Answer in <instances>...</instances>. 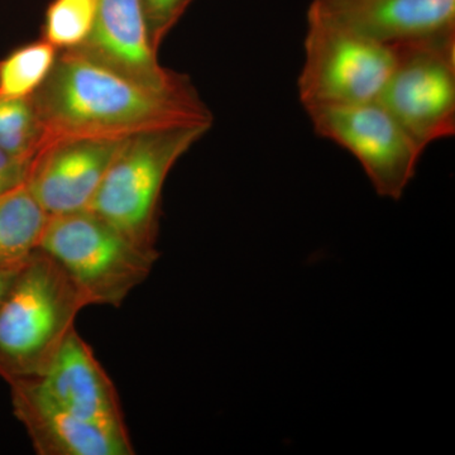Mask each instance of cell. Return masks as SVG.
<instances>
[{
    "mask_svg": "<svg viewBox=\"0 0 455 455\" xmlns=\"http://www.w3.org/2000/svg\"><path fill=\"white\" fill-rule=\"evenodd\" d=\"M32 100L44 145L62 139L127 140L146 132L212 125V114L193 84L152 88L79 50L59 53Z\"/></svg>",
    "mask_w": 455,
    "mask_h": 455,
    "instance_id": "obj_1",
    "label": "cell"
},
{
    "mask_svg": "<svg viewBox=\"0 0 455 455\" xmlns=\"http://www.w3.org/2000/svg\"><path fill=\"white\" fill-rule=\"evenodd\" d=\"M88 307L64 269L38 250L0 301V377L40 379Z\"/></svg>",
    "mask_w": 455,
    "mask_h": 455,
    "instance_id": "obj_2",
    "label": "cell"
},
{
    "mask_svg": "<svg viewBox=\"0 0 455 455\" xmlns=\"http://www.w3.org/2000/svg\"><path fill=\"white\" fill-rule=\"evenodd\" d=\"M212 127L146 132L123 140L88 211L147 252L158 254L164 182L180 158Z\"/></svg>",
    "mask_w": 455,
    "mask_h": 455,
    "instance_id": "obj_3",
    "label": "cell"
},
{
    "mask_svg": "<svg viewBox=\"0 0 455 455\" xmlns=\"http://www.w3.org/2000/svg\"><path fill=\"white\" fill-rule=\"evenodd\" d=\"M40 250L64 269L88 307H121L160 259L90 211L51 217Z\"/></svg>",
    "mask_w": 455,
    "mask_h": 455,
    "instance_id": "obj_4",
    "label": "cell"
},
{
    "mask_svg": "<svg viewBox=\"0 0 455 455\" xmlns=\"http://www.w3.org/2000/svg\"><path fill=\"white\" fill-rule=\"evenodd\" d=\"M304 52L298 90L305 109L379 100L396 59L395 46L368 40L311 11Z\"/></svg>",
    "mask_w": 455,
    "mask_h": 455,
    "instance_id": "obj_5",
    "label": "cell"
},
{
    "mask_svg": "<svg viewBox=\"0 0 455 455\" xmlns=\"http://www.w3.org/2000/svg\"><path fill=\"white\" fill-rule=\"evenodd\" d=\"M395 49L379 101L425 151L455 134V32Z\"/></svg>",
    "mask_w": 455,
    "mask_h": 455,
    "instance_id": "obj_6",
    "label": "cell"
},
{
    "mask_svg": "<svg viewBox=\"0 0 455 455\" xmlns=\"http://www.w3.org/2000/svg\"><path fill=\"white\" fill-rule=\"evenodd\" d=\"M305 110L320 137L357 158L379 196L403 197L424 151L379 100Z\"/></svg>",
    "mask_w": 455,
    "mask_h": 455,
    "instance_id": "obj_7",
    "label": "cell"
},
{
    "mask_svg": "<svg viewBox=\"0 0 455 455\" xmlns=\"http://www.w3.org/2000/svg\"><path fill=\"white\" fill-rule=\"evenodd\" d=\"M123 140H51L33 158L26 187L51 217L88 211Z\"/></svg>",
    "mask_w": 455,
    "mask_h": 455,
    "instance_id": "obj_8",
    "label": "cell"
},
{
    "mask_svg": "<svg viewBox=\"0 0 455 455\" xmlns=\"http://www.w3.org/2000/svg\"><path fill=\"white\" fill-rule=\"evenodd\" d=\"M13 414L38 455H133L128 430L90 423L60 406L38 379L8 382Z\"/></svg>",
    "mask_w": 455,
    "mask_h": 455,
    "instance_id": "obj_9",
    "label": "cell"
},
{
    "mask_svg": "<svg viewBox=\"0 0 455 455\" xmlns=\"http://www.w3.org/2000/svg\"><path fill=\"white\" fill-rule=\"evenodd\" d=\"M309 11L386 46L455 32V0H313Z\"/></svg>",
    "mask_w": 455,
    "mask_h": 455,
    "instance_id": "obj_10",
    "label": "cell"
},
{
    "mask_svg": "<svg viewBox=\"0 0 455 455\" xmlns=\"http://www.w3.org/2000/svg\"><path fill=\"white\" fill-rule=\"evenodd\" d=\"M77 50L152 88L173 89L190 83L158 61L140 0H98L94 29Z\"/></svg>",
    "mask_w": 455,
    "mask_h": 455,
    "instance_id": "obj_11",
    "label": "cell"
},
{
    "mask_svg": "<svg viewBox=\"0 0 455 455\" xmlns=\"http://www.w3.org/2000/svg\"><path fill=\"white\" fill-rule=\"evenodd\" d=\"M38 381L53 401L84 420L128 430L116 385L76 328Z\"/></svg>",
    "mask_w": 455,
    "mask_h": 455,
    "instance_id": "obj_12",
    "label": "cell"
},
{
    "mask_svg": "<svg viewBox=\"0 0 455 455\" xmlns=\"http://www.w3.org/2000/svg\"><path fill=\"white\" fill-rule=\"evenodd\" d=\"M50 218L26 184L0 196V266L18 267L31 259Z\"/></svg>",
    "mask_w": 455,
    "mask_h": 455,
    "instance_id": "obj_13",
    "label": "cell"
},
{
    "mask_svg": "<svg viewBox=\"0 0 455 455\" xmlns=\"http://www.w3.org/2000/svg\"><path fill=\"white\" fill-rule=\"evenodd\" d=\"M59 53L42 38L13 51L0 62V98L31 99L49 79Z\"/></svg>",
    "mask_w": 455,
    "mask_h": 455,
    "instance_id": "obj_14",
    "label": "cell"
},
{
    "mask_svg": "<svg viewBox=\"0 0 455 455\" xmlns=\"http://www.w3.org/2000/svg\"><path fill=\"white\" fill-rule=\"evenodd\" d=\"M98 0H52L44 14L42 40L60 52L82 49L97 20Z\"/></svg>",
    "mask_w": 455,
    "mask_h": 455,
    "instance_id": "obj_15",
    "label": "cell"
},
{
    "mask_svg": "<svg viewBox=\"0 0 455 455\" xmlns=\"http://www.w3.org/2000/svg\"><path fill=\"white\" fill-rule=\"evenodd\" d=\"M44 145V127L32 98H0V151L33 161Z\"/></svg>",
    "mask_w": 455,
    "mask_h": 455,
    "instance_id": "obj_16",
    "label": "cell"
},
{
    "mask_svg": "<svg viewBox=\"0 0 455 455\" xmlns=\"http://www.w3.org/2000/svg\"><path fill=\"white\" fill-rule=\"evenodd\" d=\"M148 27L149 37L156 50L161 46L171 29L179 22L193 0H140Z\"/></svg>",
    "mask_w": 455,
    "mask_h": 455,
    "instance_id": "obj_17",
    "label": "cell"
},
{
    "mask_svg": "<svg viewBox=\"0 0 455 455\" xmlns=\"http://www.w3.org/2000/svg\"><path fill=\"white\" fill-rule=\"evenodd\" d=\"M32 161L0 151V196L26 184Z\"/></svg>",
    "mask_w": 455,
    "mask_h": 455,
    "instance_id": "obj_18",
    "label": "cell"
},
{
    "mask_svg": "<svg viewBox=\"0 0 455 455\" xmlns=\"http://www.w3.org/2000/svg\"><path fill=\"white\" fill-rule=\"evenodd\" d=\"M22 267V266H18V267H7V266H0V301L4 298L5 292L11 286L12 281H13L14 276H16L18 269Z\"/></svg>",
    "mask_w": 455,
    "mask_h": 455,
    "instance_id": "obj_19",
    "label": "cell"
}]
</instances>
